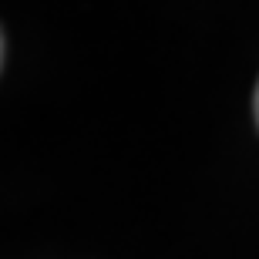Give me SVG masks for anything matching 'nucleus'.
<instances>
[{"instance_id": "nucleus-1", "label": "nucleus", "mask_w": 259, "mask_h": 259, "mask_svg": "<svg viewBox=\"0 0 259 259\" xmlns=\"http://www.w3.org/2000/svg\"><path fill=\"white\" fill-rule=\"evenodd\" d=\"M256 121H259V88H256Z\"/></svg>"}, {"instance_id": "nucleus-2", "label": "nucleus", "mask_w": 259, "mask_h": 259, "mask_svg": "<svg viewBox=\"0 0 259 259\" xmlns=\"http://www.w3.org/2000/svg\"><path fill=\"white\" fill-rule=\"evenodd\" d=\"M0 54H4V44H0Z\"/></svg>"}]
</instances>
